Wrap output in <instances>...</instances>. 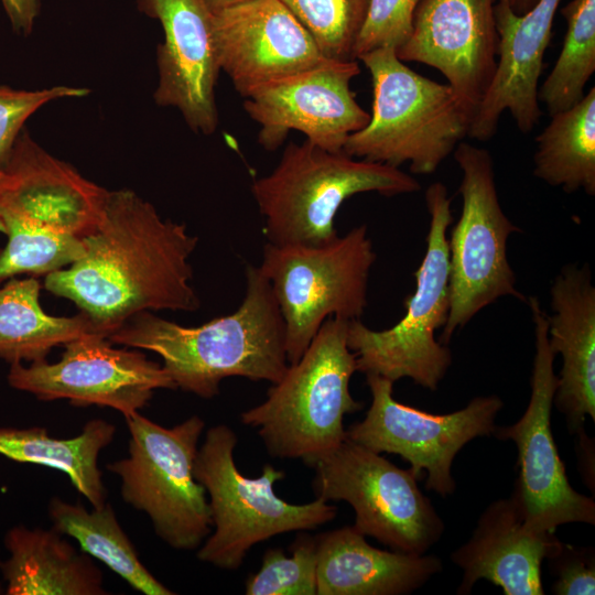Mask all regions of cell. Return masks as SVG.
<instances>
[{"mask_svg": "<svg viewBox=\"0 0 595 595\" xmlns=\"http://www.w3.org/2000/svg\"><path fill=\"white\" fill-rule=\"evenodd\" d=\"M371 403L365 418L346 430V437L377 453L397 454L416 477L426 475L425 488L442 497L455 491L452 465L464 445L493 435L504 407L495 394L472 399L464 408L433 414L393 398L391 380L366 375Z\"/></svg>", "mask_w": 595, "mask_h": 595, "instance_id": "14", "label": "cell"}, {"mask_svg": "<svg viewBox=\"0 0 595 595\" xmlns=\"http://www.w3.org/2000/svg\"><path fill=\"white\" fill-rule=\"evenodd\" d=\"M138 6L159 20L164 35L156 50L155 104L176 108L193 131L212 134L218 126L215 87L221 72L212 13L203 0H138Z\"/></svg>", "mask_w": 595, "mask_h": 595, "instance_id": "19", "label": "cell"}, {"mask_svg": "<svg viewBox=\"0 0 595 595\" xmlns=\"http://www.w3.org/2000/svg\"><path fill=\"white\" fill-rule=\"evenodd\" d=\"M561 0H537L524 13H516L509 0H497V66L472 121L468 137L491 139L500 116L508 110L517 128L530 132L541 118L538 89L553 21Z\"/></svg>", "mask_w": 595, "mask_h": 595, "instance_id": "20", "label": "cell"}, {"mask_svg": "<svg viewBox=\"0 0 595 595\" xmlns=\"http://www.w3.org/2000/svg\"><path fill=\"white\" fill-rule=\"evenodd\" d=\"M55 528H10L1 561L6 595H106L104 575L93 558L78 551Z\"/></svg>", "mask_w": 595, "mask_h": 595, "instance_id": "24", "label": "cell"}, {"mask_svg": "<svg viewBox=\"0 0 595 595\" xmlns=\"http://www.w3.org/2000/svg\"><path fill=\"white\" fill-rule=\"evenodd\" d=\"M561 13L566 21L562 50L538 89L550 116L577 104L595 71V0H572Z\"/></svg>", "mask_w": 595, "mask_h": 595, "instance_id": "29", "label": "cell"}, {"mask_svg": "<svg viewBox=\"0 0 595 595\" xmlns=\"http://www.w3.org/2000/svg\"><path fill=\"white\" fill-rule=\"evenodd\" d=\"M197 241L132 190L108 191L84 255L46 274L44 286L75 303L108 338L138 313L199 307L190 263Z\"/></svg>", "mask_w": 595, "mask_h": 595, "instance_id": "1", "label": "cell"}, {"mask_svg": "<svg viewBox=\"0 0 595 595\" xmlns=\"http://www.w3.org/2000/svg\"><path fill=\"white\" fill-rule=\"evenodd\" d=\"M421 0H369L353 58L381 47L400 48L410 37Z\"/></svg>", "mask_w": 595, "mask_h": 595, "instance_id": "32", "label": "cell"}, {"mask_svg": "<svg viewBox=\"0 0 595 595\" xmlns=\"http://www.w3.org/2000/svg\"><path fill=\"white\" fill-rule=\"evenodd\" d=\"M533 174L566 193L595 194V88L571 108L551 115L536 138Z\"/></svg>", "mask_w": 595, "mask_h": 595, "instance_id": "27", "label": "cell"}, {"mask_svg": "<svg viewBox=\"0 0 595 595\" xmlns=\"http://www.w3.org/2000/svg\"><path fill=\"white\" fill-rule=\"evenodd\" d=\"M3 177H4V173H3L2 170H0V183H1V181L3 180Z\"/></svg>", "mask_w": 595, "mask_h": 595, "instance_id": "41", "label": "cell"}, {"mask_svg": "<svg viewBox=\"0 0 595 595\" xmlns=\"http://www.w3.org/2000/svg\"><path fill=\"white\" fill-rule=\"evenodd\" d=\"M0 218L8 244L0 283L48 274L77 261L98 226L108 191L53 156L22 130L1 169Z\"/></svg>", "mask_w": 595, "mask_h": 595, "instance_id": "3", "label": "cell"}, {"mask_svg": "<svg viewBox=\"0 0 595 595\" xmlns=\"http://www.w3.org/2000/svg\"><path fill=\"white\" fill-rule=\"evenodd\" d=\"M57 363L10 364L9 385L43 401L108 407L125 418L139 412L158 389H176L162 365L137 348H116L102 334L86 333L64 345Z\"/></svg>", "mask_w": 595, "mask_h": 595, "instance_id": "15", "label": "cell"}, {"mask_svg": "<svg viewBox=\"0 0 595 595\" xmlns=\"http://www.w3.org/2000/svg\"><path fill=\"white\" fill-rule=\"evenodd\" d=\"M420 188L399 167L331 152L305 140L290 142L277 166L253 181L251 193L269 242L320 246L338 237L336 214L353 195L394 196Z\"/></svg>", "mask_w": 595, "mask_h": 595, "instance_id": "6", "label": "cell"}, {"mask_svg": "<svg viewBox=\"0 0 595 595\" xmlns=\"http://www.w3.org/2000/svg\"><path fill=\"white\" fill-rule=\"evenodd\" d=\"M237 435L226 424L205 433L194 462V477L208 497L213 530L197 551V559L224 570L238 569L259 542L290 531L316 529L331 522L337 507L317 498L306 504L288 502L274 493L284 472L271 464L257 478L236 466Z\"/></svg>", "mask_w": 595, "mask_h": 595, "instance_id": "7", "label": "cell"}, {"mask_svg": "<svg viewBox=\"0 0 595 595\" xmlns=\"http://www.w3.org/2000/svg\"><path fill=\"white\" fill-rule=\"evenodd\" d=\"M348 323L328 317L301 358L271 383L266 400L240 414L272 457L310 467L346 439L345 415L364 405L349 391L357 366L347 345Z\"/></svg>", "mask_w": 595, "mask_h": 595, "instance_id": "4", "label": "cell"}, {"mask_svg": "<svg viewBox=\"0 0 595 595\" xmlns=\"http://www.w3.org/2000/svg\"><path fill=\"white\" fill-rule=\"evenodd\" d=\"M317 595H404L443 569L435 555L370 545L354 526L316 536Z\"/></svg>", "mask_w": 595, "mask_h": 595, "instance_id": "23", "label": "cell"}, {"mask_svg": "<svg viewBox=\"0 0 595 595\" xmlns=\"http://www.w3.org/2000/svg\"><path fill=\"white\" fill-rule=\"evenodd\" d=\"M332 60H354L369 0H280Z\"/></svg>", "mask_w": 595, "mask_h": 595, "instance_id": "30", "label": "cell"}, {"mask_svg": "<svg viewBox=\"0 0 595 595\" xmlns=\"http://www.w3.org/2000/svg\"><path fill=\"white\" fill-rule=\"evenodd\" d=\"M375 260L365 225L320 246L266 244L258 267L284 322L289 364L301 358L328 317L360 320Z\"/></svg>", "mask_w": 595, "mask_h": 595, "instance_id": "10", "label": "cell"}, {"mask_svg": "<svg viewBox=\"0 0 595 595\" xmlns=\"http://www.w3.org/2000/svg\"><path fill=\"white\" fill-rule=\"evenodd\" d=\"M534 324L536 354L531 394L522 416L493 435L511 440L518 451L519 474L512 495L523 515V526L536 532H555L565 523H595V501L570 484L551 430V411L558 387L554 353L549 345L548 315L536 296L527 299Z\"/></svg>", "mask_w": 595, "mask_h": 595, "instance_id": "13", "label": "cell"}, {"mask_svg": "<svg viewBox=\"0 0 595 595\" xmlns=\"http://www.w3.org/2000/svg\"><path fill=\"white\" fill-rule=\"evenodd\" d=\"M246 1H249V0H203L205 7L208 9L210 13H215L225 8L236 6Z\"/></svg>", "mask_w": 595, "mask_h": 595, "instance_id": "37", "label": "cell"}, {"mask_svg": "<svg viewBox=\"0 0 595 595\" xmlns=\"http://www.w3.org/2000/svg\"><path fill=\"white\" fill-rule=\"evenodd\" d=\"M128 456L106 465L126 504L144 512L170 548L198 549L213 530L205 488L193 473L205 421L192 415L164 428L136 412L125 418Z\"/></svg>", "mask_w": 595, "mask_h": 595, "instance_id": "9", "label": "cell"}, {"mask_svg": "<svg viewBox=\"0 0 595 595\" xmlns=\"http://www.w3.org/2000/svg\"><path fill=\"white\" fill-rule=\"evenodd\" d=\"M212 33L220 71L242 97L327 60L280 0H249L212 13Z\"/></svg>", "mask_w": 595, "mask_h": 595, "instance_id": "18", "label": "cell"}, {"mask_svg": "<svg viewBox=\"0 0 595 595\" xmlns=\"http://www.w3.org/2000/svg\"><path fill=\"white\" fill-rule=\"evenodd\" d=\"M310 467L316 497L349 504L353 526L364 536L413 555L425 554L441 539L444 522L410 468L347 437Z\"/></svg>", "mask_w": 595, "mask_h": 595, "instance_id": "12", "label": "cell"}, {"mask_svg": "<svg viewBox=\"0 0 595 595\" xmlns=\"http://www.w3.org/2000/svg\"><path fill=\"white\" fill-rule=\"evenodd\" d=\"M515 496L493 501L478 518L467 542L451 560L463 570L457 594L467 595L484 578L500 586L505 595H543L542 562L562 541L555 532H536L523 526Z\"/></svg>", "mask_w": 595, "mask_h": 595, "instance_id": "21", "label": "cell"}, {"mask_svg": "<svg viewBox=\"0 0 595 595\" xmlns=\"http://www.w3.org/2000/svg\"><path fill=\"white\" fill-rule=\"evenodd\" d=\"M453 154L463 172L458 188L463 208L447 239L450 306L441 335L444 345L456 329L499 298L511 295L527 301L516 289V275L507 259V240L520 228L500 206L489 151L462 141Z\"/></svg>", "mask_w": 595, "mask_h": 595, "instance_id": "11", "label": "cell"}, {"mask_svg": "<svg viewBox=\"0 0 595 595\" xmlns=\"http://www.w3.org/2000/svg\"><path fill=\"white\" fill-rule=\"evenodd\" d=\"M370 73L372 108L368 123L351 133L343 152L351 158L432 174L468 137L472 117L448 84L420 75L393 47L358 57Z\"/></svg>", "mask_w": 595, "mask_h": 595, "instance_id": "5", "label": "cell"}, {"mask_svg": "<svg viewBox=\"0 0 595 595\" xmlns=\"http://www.w3.org/2000/svg\"><path fill=\"white\" fill-rule=\"evenodd\" d=\"M112 344L159 355L176 389L212 399L224 379L278 382L289 363L285 326L270 283L247 266L236 311L199 326H183L145 311L108 336Z\"/></svg>", "mask_w": 595, "mask_h": 595, "instance_id": "2", "label": "cell"}, {"mask_svg": "<svg viewBox=\"0 0 595 595\" xmlns=\"http://www.w3.org/2000/svg\"><path fill=\"white\" fill-rule=\"evenodd\" d=\"M496 1L421 0L412 33L397 50L402 62L441 72L472 121L497 66Z\"/></svg>", "mask_w": 595, "mask_h": 595, "instance_id": "17", "label": "cell"}, {"mask_svg": "<svg viewBox=\"0 0 595 595\" xmlns=\"http://www.w3.org/2000/svg\"><path fill=\"white\" fill-rule=\"evenodd\" d=\"M115 433V425L102 419L88 421L78 435L69 439L53 437L42 426L0 428V455L61 470L91 507L98 508L107 501L98 457Z\"/></svg>", "mask_w": 595, "mask_h": 595, "instance_id": "25", "label": "cell"}, {"mask_svg": "<svg viewBox=\"0 0 595 595\" xmlns=\"http://www.w3.org/2000/svg\"><path fill=\"white\" fill-rule=\"evenodd\" d=\"M13 30L28 35L40 13V0H0Z\"/></svg>", "mask_w": 595, "mask_h": 595, "instance_id": "35", "label": "cell"}, {"mask_svg": "<svg viewBox=\"0 0 595 595\" xmlns=\"http://www.w3.org/2000/svg\"><path fill=\"white\" fill-rule=\"evenodd\" d=\"M0 232L6 234V228H4V225H3L2 220H1V218H0Z\"/></svg>", "mask_w": 595, "mask_h": 595, "instance_id": "40", "label": "cell"}, {"mask_svg": "<svg viewBox=\"0 0 595 595\" xmlns=\"http://www.w3.org/2000/svg\"><path fill=\"white\" fill-rule=\"evenodd\" d=\"M88 94L86 88L65 85L24 90L0 84V170L4 166L25 121L34 112L51 101L80 98Z\"/></svg>", "mask_w": 595, "mask_h": 595, "instance_id": "33", "label": "cell"}, {"mask_svg": "<svg viewBox=\"0 0 595 595\" xmlns=\"http://www.w3.org/2000/svg\"><path fill=\"white\" fill-rule=\"evenodd\" d=\"M509 2L516 13L522 14L527 12L537 0H509Z\"/></svg>", "mask_w": 595, "mask_h": 595, "instance_id": "38", "label": "cell"}, {"mask_svg": "<svg viewBox=\"0 0 595 595\" xmlns=\"http://www.w3.org/2000/svg\"><path fill=\"white\" fill-rule=\"evenodd\" d=\"M577 435L578 467L587 487L594 491V441L585 433L584 428L580 429Z\"/></svg>", "mask_w": 595, "mask_h": 595, "instance_id": "36", "label": "cell"}, {"mask_svg": "<svg viewBox=\"0 0 595 595\" xmlns=\"http://www.w3.org/2000/svg\"><path fill=\"white\" fill-rule=\"evenodd\" d=\"M291 555L283 549H268L259 571L245 583L247 595H317L316 536L298 534L290 545Z\"/></svg>", "mask_w": 595, "mask_h": 595, "instance_id": "31", "label": "cell"}, {"mask_svg": "<svg viewBox=\"0 0 595 595\" xmlns=\"http://www.w3.org/2000/svg\"><path fill=\"white\" fill-rule=\"evenodd\" d=\"M430 214L426 251L414 273L415 291L404 300L405 314L393 326L375 331L360 320L348 323L347 345L356 356L357 371L392 382L410 378L436 390L452 364L451 349L435 339L448 315L447 228L453 221L451 198L441 182L425 191Z\"/></svg>", "mask_w": 595, "mask_h": 595, "instance_id": "8", "label": "cell"}, {"mask_svg": "<svg viewBox=\"0 0 595 595\" xmlns=\"http://www.w3.org/2000/svg\"><path fill=\"white\" fill-rule=\"evenodd\" d=\"M34 278H10L0 288V358L9 364L45 360L56 346L95 328L84 314L66 317L44 312Z\"/></svg>", "mask_w": 595, "mask_h": 595, "instance_id": "26", "label": "cell"}, {"mask_svg": "<svg viewBox=\"0 0 595 595\" xmlns=\"http://www.w3.org/2000/svg\"><path fill=\"white\" fill-rule=\"evenodd\" d=\"M47 513L53 528L74 538L82 551L107 565L136 591L145 595L175 594L142 563L111 504L106 501L88 511L80 504H71L55 496L48 501Z\"/></svg>", "mask_w": 595, "mask_h": 595, "instance_id": "28", "label": "cell"}, {"mask_svg": "<svg viewBox=\"0 0 595 595\" xmlns=\"http://www.w3.org/2000/svg\"><path fill=\"white\" fill-rule=\"evenodd\" d=\"M555 581L552 593L556 595L595 594V555L593 548H577L563 543L547 559Z\"/></svg>", "mask_w": 595, "mask_h": 595, "instance_id": "34", "label": "cell"}, {"mask_svg": "<svg viewBox=\"0 0 595 595\" xmlns=\"http://www.w3.org/2000/svg\"><path fill=\"white\" fill-rule=\"evenodd\" d=\"M359 73L357 60L327 58L251 89L244 97V108L259 125V144L274 151L295 130L322 149L342 152L348 137L370 118L350 89Z\"/></svg>", "mask_w": 595, "mask_h": 595, "instance_id": "16", "label": "cell"}, {"mask_svg": "<svg viewBox=\"0 0 595 595\" xmlns=\"http://www.w3.org/2000/svg\"><path fill=\"white\" fill-rule=\"evenodd\" d=\"M1 559H0V564H1ZM0 594H4V585H3V582H2V578H1V575H0Z\"/></svg>", "mask_w": 595, "mask_h": 595, "instance_id": "39", "label": "cell"}, {"mask_svg": "<svg viewBox=\"0 0 595 595\" xmlns=\"http://www.w3.org/2000/svg\"><path fill=\"white\" fill-rule=\"evenodd\" d=\"M549 345L562 357L553 405L570 433L595 421V288L586 267L565 266L551 286Z\"/></svg>", "mask_w": 595, "mask_h": 595, "instance_id": "22", "label": "cell"}]
</instances>
